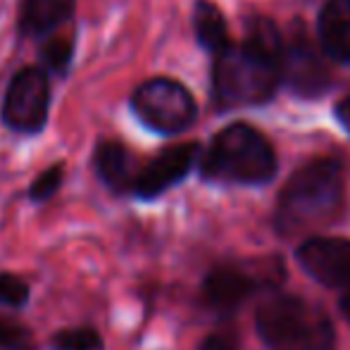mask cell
<instances>
[{"instance_id":"obj_1","label":"cell","mask_w":350,"mask_h":350,"mask_svg":"<svg viewBox=\"0 0 350 350\" xmlns=\"http://www.w3.org/2000/svg\"><path fill=\"white\" fill-rule=\"evenodd\" d=\"M284 36L267 17L245 24V38L231 41L212 62V98L219 110L258 107L274 98L281 86L279 57Z\"/></svg>"},{"instance_id":"obj_2","label":"cell","mask_w":350,"mask_h":350,"mask_svg":"<svg viewBox=\"0 0 350 350\" xmlns=\"http://www.w3.org/2000/svg\"><path fill=\"white\" fill-rule=\"evenodd\" d=\"M346 212V170L336 157H314L281 186L274 205V231L298 239L336 224Z\"/></svg>"},{"instance_id":"obj_3","label":"cell","mask_w":350,"mask_h":350,"mask_svg":"<svg viewBox=\"0 0 350 350\" xmlns=\"http://www.w3.org/2000/svg\"><path fill=\"white\" fill-rule=\"evenodd\" d=\"M200 176L224 186H267L274 181L279 160L274 146L255 126L234 122L212 136L200 150Z\"/></svg>"},{"instance_id":"obj_4","label":"cell","mask_w":350,"mask_h":350,"mask_svg":"<svg viewBox=\"0 0 350 350\" xmlns=\"http://www.w3.org/2000/svg\"><path fill=\"white\" fill-rule=\"evenodd\" d=\"M255 329L267 350H336V327L319 305L272 288L255 310Z\"/></svg>"},{"instance_id":"obj_5","label":"cell","mask_w":350,"mask_h":350,"mask_svg":"<svg viewBox=\"0 0 350 350\" xmlns=\"http://www.w3.org/2000/svg\"><path fill=\"white\" fill-rule=\"evenodd\" d=\"M131 110L143 126L160 136L184 134L198 117L196 98L184 83L170 77L143 81L131 96Z\"/></svg>"},{"instance_id":"obj_6","label":"cell","mask_w":350,"mask_h":350,"mask_svg":"<svg viewBox=\"0 0 350 350\" xmlns=\"http://www.w3.org/2000/svg\"><path fill=\"white\" fill-rule=\"evenodd\" d=\"M327 60L329 57L322 53L319 43L308 36L303 24H293L281 46V86H286L293 96L300 98L324 96L332 88V72H329Z\"/></svg>"},{"instance_id":"obj_7","label":"cell","mask_w":350,"mask_h":350,"mask_svg":"<svg viewBox=\"0 0 350 350\" xmlns=\"http://www.w3.org/2000/svg\"><path fill=\"white\" fill-rule=\"evenodd\" d=\"M51 112V81L43 67H22L8 83L3 122L10 131L36 136L46 129Z\"/></svg>"},{"instance_id":"obj_8","label":"cell","mask_w":350,"mask_h":350,"mask_svg":"<svg viewBox=\"0 0 350 350\" xmlns=\"http://www.w3.org/2000/svg\"><path fill=\"white\" fill-rule=\"evenodd\" d=\"M277 274H262L243 267V265L221 262L208 269L200 284V298L205 308L217 317L229 319L253 298L255 293L277 288Z\"/></svg>"},{"instance_id":"obj_9","label":"cell","mask_w":350,"mask_h":350,"mask_svg":"<svg viewBox=\"0 0 350 350\" xmlns=\"http://www.w3.org/2000/svg\"><path fill=\"white\" fill-rule=\"evenodd\" d=\"M200 143H176L165 150L157 152L152 160H148L146 165L136 172L134 186H131V196L139 200H157L160 196H165L170 189L179 186L186 176L193 172V167L198 165L200 157Z\"/></svg>"},{"instance_id":"obj_10","label":"cell","mask_w":350,"mask_h":350,"mask_svg":"<svg viewBox=\"0 0 350 350\" xmlns=\"http://www.w3.org/2000/svg\"><path fill=\"white\" fill-rule=\"evenodd\" d=\"M300 269L327 288H350V239L346 236H308L295 248Z\"/></svg>"},{"instance_id":"obj_11","label":"cell","mask_w":350,"mask_h":350,"mask_svg":"<svg viewBox=\"0 0 350 350\" xmlns=\"http://www.w3.org/2000/svg\"><path fill=\"white\" fill-rule=\"evenodd\" d=\"M93 170L100 184L117 196L131 193L136 179V160L134 152L120 141H100L93 150Z\"/></svg>"},{"instance_id":"obj_12","label":"cell","mask_w":350,"mask_h":350,"mask_svg":"<svg viewBox=\"0 0 350 350\" xmlns=\"http://www.w3.org/2000/svg\"><path fill=\"white\" fill-rule=\"evenodd\" d=\"M317 43L329 60L350 65V0H327L317 17Z\"/></svg>"},{"instance_id":"obj_13","label":"cell","mask_w":350,"mask_h":350,"mask_svg":"<svg viewBox=\"0 0 350 350\" xmlns=\"http://www.w3.org/2000/svg\"><path fill=\"white\" fill-rule=\"evenodd\" d=\"M74 0H22L19 33L27 38L51 36L74 17Z\"/></svg>"},{"instance_id":"obj_14","label":"cell","mask_w":350,"mask_h":350,"mask_svg":"<svg viewBox=\"0 0 350 350\" xmlns=\"http://www.w3.org/2000/svg\"><path fill=\"white\" fill-rule=\"evenodd\" d=\"M193 31H196V41H198L200 48H205L210 55H217V53L224 51L231 43L224 14H221V10L217 8L215 3H210V0H196Z\"/></svg>"},{"instance_id":"obj_15","label":"cell","mask_w":350,"mask_h":350,"mask_svg":"<svg viewBox=\"0 0 350 350\" xmlns=\"http://www.w3.org/2000/svg\"><path fill=\"white\" fill-rule=\"evenodd\" d=\"M51 348L53 350H105V341L103 334L96 327H67L60 329L51 336Z\"/></svg>"},{"instance_id":"obj_16","label":"cell","mask_w":350,"mask_h":350,"mask_svg":"<svg viewBox=\"0 0 350 350\" xmlns=\"http://www.w3.org/2000/svg\"><path fill=\"white\" fill-rule=\"evenodd\" d=\"M74 41L72 36H51L41 48V62L53 74H65L72 65Z\"/></svg>"},{"instance_id":"obj_17","label":"cell","mask_w":350,"mask_h":350,"mask_svg":"<svg viewBox=\"0 0 350 350\" xmlns=\"http://www.w3.org/2000/svg\"><path fill=\"white\" fill-rule=\"evenodd\" d=\"M0 350H38V343L27 324L0 314Z\"/></svg>"},{"instance_id":"obj_18","label":"cell","mask_w":350,"mask_h":350,"mask_svg":"<svg viewBox=\"0 0 350 350\" xmlns=\"http://www.w3.org/2000/svg\"><path fill=\"white\" fill-rule=\"evenodd\" d=\"M31 298V286L24 277L12 272H0V305L10 310H24Z\"/></svg>"},{"instance_id":"obj_19","label":"cell","mask_w":350,"mask_h":350,"mask_svg":"<svg viewBox=\"0 0 350 350\" xmlns=\"http://www.w3.org/2000/svg\"><path fill=\"white\" fill-rule=\"evenodd\" d=\"M62 181H65V165H62V162L51 165L31 181V186H29V198H31L33 203H46V200H51L53 196L62 189Z\"/></svg>"},{"instance_id":"obj_20","label":"cell","mask_w":350,"mask_h":350,"mask_svg":"<svg viewBox=\"0 0 350 350\" xmlns=\"http://www.w3.org/2000/svg\"><path fill=\"white\" fill-rule=\"evenodd\" d=\"M198 350H241V338L234 329H217L200 343Z\"/></svg>"},{"instance_id":"obj_21","label":"cell","mask_w":350,"mask_h":350,"mask_svg":"<svg viewBox=\"0 0 350 350\" xmlns=\"http://www.w3.org/2000/svg\"><path fill=\"white\" fill-rule=\"evenodd\" d=\"M334 115H336L338 124H341L343 129H346V134L350 136V93L334 107Z\"/></svg>"},{"instance_id":"obj_22","label":"cell","mask_w":350,"mask_h":350,"mask_svg":"<svg viewBox=\"0 0 350 350\" xmlns=\"http://www.w3.org/2000/svg\"><path fill=\"white\" fill-rule=\"evenodd\" d=\"M338 310H341L343 319L350 324V288L341 295V300H338Z\"/></svg>"}]
</instances>
